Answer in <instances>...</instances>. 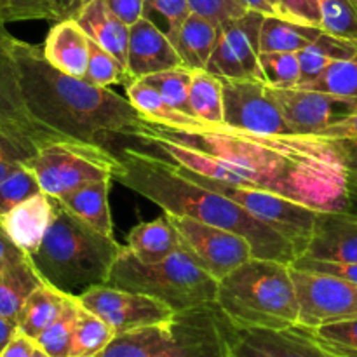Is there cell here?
Instances as JSON below:
<instances>
[{
    "label": "cell",
    "mask_w": 357,
    "mask_h": 357,
    "mask_svg": "<svg viewBox=\"0 0 357 357\" xmlns=\"http://www.w3.org/2000/svg\"><path fill=\"white\" fill-rule=\"evenodd\" d=\"M171 324L143 328L117 335L112 344L96 357H157L171 337Z\"/></svg>",
    "instance_id": "32"
},
{
    "label": "cell",
    "mask_w": 357,
    "mask_h": 357,
    "mask_svg": "<svg viewBox=\"0 0 357 357\" xmlns=\"http://www.w3.org/2000/svg\"><path fill=\"white\" fill-rule=\"evenodd\" d=\"M321 30L357 42V0H319Z\"/></svg>",
    "instance_id": "37"
},
{
    "label": "cell",
    "mask_w": 357,
    "mask_h": 357,
    "mask_svg": "<svg viewBox=\"0 0 357 357\" xmlns=\"http://www.w3.org/2000/svg\"><path fill=\"white\" fill-rule=\"evenodd\" d=\"M302 257L357 264V215L321 213L312 239Z\"/></svg>",
    "instance_id": "19"
},
{
    "label": "cell",
    "mask_w": 357,
    "mask_h": 357,
    "mask_svg": "<svg viewBox=\"0 0 357 357\" xmlns=\"http://www.w3.org/2000/svg\"><path fill=\"white\" fill-rule=\"evenodd\" d=\"M139 149L204 176L260 188L326 213H347L351 171L316 135H268L225 124L164 126L146 119Z\"/></svg>",
    "instance_id": "1"
},
{
    "label": "cell",
    "mask_w": 357,
    "mask_h": 357,
    "mask_svg": "<svg viewBox=\"0 0 357 357\" xmlns=\"http://www.w3.org/2000/svg\"><path fill=\"white\" fill-rule=\"evenodd\" d=\"M54 213V199L45 192H38L33 197L10 209L0 223L7 236L24 255H33L44 241Z\"/></svg>",
    "instance_id": "20"
},
{
    "label": "cell",
    "mask_w": 357,
    "mask_h": 357,
    "mask_svg": "<svg viewBox=\"0 0 357 357\" xmlns=\"http://www.w3.org/2000/svg\"><path fill=\"white\" fill-rule=\"evenodd\" d=\"M232 345L236 357H340L300 324L284 330L232 324Z\"/></svg>",
    "instance_id": "17"
},
{
    "label": "cell",
    "mask_w": 357,
    "mask_h": 357,
    "mask_svg": "<svg viewBox=\"0 0 357 357\" xmlns=\"http://www.w3.org/2000/svg\"><path fill=\"white\" fill-rule=\"evenodd\" d=\"M307 89L357 98V51L351 58L333 63L316 82L307 86Z\"/></svg>",
    "instance_id": "40"
},
{
    "label": "cell",
    "mask_w": 357,
    "mask_h": 357,
    "mask_svg": "<svg viewBox=\"0 0 357 357\" xmlns=\"http://www.w3.org/2000/svg\"><path fill=\"white\" fill-rule=\"evenodd\" d=\"M82 79L98 87L128 86L131 82L126 66L93 40L89 44V61Z\"/></svg>",
    "instance_id": "35"
},
{
    "label": "cell",
    "mask_w": 357,
    "mask_h": 357,
    "mask_svg": "<svg viewBox=\"0 0 357 357\" xmlns=\"http://www.w3.org/2000/svg\"><path fill=\"white\" fill-rule=\"evenodd\" d=\"M73 20L82 26L87 37L98 45L114 54L122 65L128 63L129 47V24L115 16L105 0H93L84 6Z\"/></svg>",
    "instance_id": "22"
},
{
    "label": "cell",
    "mask_w": 357,
    "mask_h": 357,
    "mask_svg": "<svg viewBox=\"0 0 357 357\" xmlns=\"http://www.w3.org/2000/svg\"><path fill=\"white\" fill-rule=\"evenodd\" d=\"M79 300L87 310L110 324L117 335L167 324L176 316L169 305L153 296L108 284L94 286Z\"/></svg>",
    "instance_id": "13"
},
{
    "label": "cell",
    "mask_w": 357,
    "mask_h": 357,
    "mask_svg": "<svg viewBox=\"0 0 357 357\" xmlns=\"http://www.w3.org/2000/svg\"><path fill=\"white\" fill-rule=\"evenodd\" d=\"M44 282L28 257L0 271V317L17 326L21 309L28 296ZM17 330V328H16Z\"/></svg>",
    "instance_id": "25"
},
{
    "label": "cell",
    "mask_w": 357,
    "mask_h": 357,
    "mask_svg": "<svg viewBox=\"0 0 357 357\" xmlns=\"http://www.w3.org/2000/svg\"><path fill=\"white\" fill-rule=\"evenodd\" d=\"M246 10H255L264 16H279V0H237Z\"/></svg>",
    "instance_id": "53"
},
{
    "label": "cell",
    "mask_w": 357,
    "mask_h": 357,
    "mask_svg": "<svg viewBox=\"0 0 357 357\" xmlns=\"http://www.w3.org/2000/svg\"><path fill=\"white\" fill-rule=\"evenodd\" d=\"M323 33L319 26L295 23L279 16H265L261 23V52H300Z\"/></svg>",
    "instance_id": "29"
},
{
    "label": "cell",
    "mask_w": 357,
    "mask_h": 357,
    "mask_svg": "<svg viewBox=\"0 0 357 357\" xmlns=\"http://www.w3.org/2000/svg\"><path fill=\"white\" fill-rule=\"evenodd\" d=\"M187 178H190L194 183L215 190L218 194L225 195L227 199L239 204L244 211L250 213L261 223L274 229L275 232L281 234L286 241L293 244L298 257L305 253L310 239H312L314 229H316L317 218L323 211L309 208L305 204L286 199L282 195L272 194V192L260 190V188L243 187V185L227 183V181L215 180V178L204 176L195 171L187 169L183 166L174 164Z\"/></svg>",
    "instance_id": "8"
},
{
    "label": "cell",
    "mask_w": 357,
    "mask_h": 357,
    "mask_svg": "<svg viewBox=\"0 0 357 357\" xmlns=\"http://www.w3.org/2000/svg\"><path fill=\"white\" fill-rule=\"evenodd\" d=\"M79 309V296L68 295L65 305H63L61 314L56 317V321L47 328V330H44L38 335L35 344H37L42 351L47 352L51 357H70Z\"/></svg>",
    "instance_id": "34"
},
{
    "label": "cell",
    "mask_w": 357,
    "mask_h": 357,
    "mask_svg": "<svg viewBox=\"0 0 357 357\" xmlns=\"http://www.w3.org/2000/svg\"><path fill=\"white\" fill-rule=\"evenodd\" d=\"M117 337L114 328L80 303L70 357H96Z\"/></svg>",
    "instance_id": "33"
},
{
    "label": "cell",
    "mask_w": 357,
    "mask_h": 357,
    "mask_svg": "<svg viewBox=\"0 0 357 357\" xmlns=\"http://www.w3.org/2000/svg\"><path fill=\"white\" fill-rule=\"evenodd\" d=\"M220 37V26L208 17L190 13L181 26L169 35L181 65L188 70H204Z\"/></svg>",
    "instance_id": "23"
},
{
    "label": "cell",
    "mask_w": 357,
    "mask_h": 357,
    "mask_svg": "<svg viewBox=\"0 0 357 357\" xmlns=\"http://www.w3.org/2000/svg\"><path fill=\"white\" fill-rule=\"evenodd\" d=\"M114 180L159 206L164 213L187 216L246 237L255 258L289 264L298 258L293 244L225 195L194 183L173 162L139 146L117 152Z\"/></svg>",
    "instance_id": "3"
},
{
    "label": "cell",
    "mask_w": 357,
    "mask_h": 357,
    "mask_svg": "<svg viewBox=\"0 0 357 357\" xmlns=\"http://www.w3.org/2000/svg\"><path fill=\"white\" fill-rule=\"evenodd\" d=\"M264 14L246 10L220 28V37L206 70L222 79L261 80L260 33Z\"/></svg>",
    "instance_id": "14"
},
{
    "label": "cell",
    "mask_w": 357,
    "mask_h": 357,
    "mask_svg": "<svg viewBox=\"0 0 357 357\" xmlns=\"http://www.w3.org/2000/svg\"><path fill=\"white\" fill-rule=\"evenodd\" d=\"M30 159L31 157L23 149L0 132V181L6 180L16 167L23 166Z\"/></svg>",
    "instance_id": "48"
},
{
    "label": "cell",
    "mask_w": 357,
    "mask_h": 357,
    "mask_svg": "<svg viewBox=\"0 0 357 357\" xmlns=\"http://www.w3.org/2000/svg\"><path fill=\"white\" fill-rule=\"evenodd\" d=\"M31 357H51V356H49L45 351H42V349L37 345V347H35V351H33V354H31Z\"/></svg>",
    "instance_id": "56"
},
{
    "label": "cell",
    "mask_w": 357,
    "mask_h": 357,
    "mask_svg": "<svg viewBox=\"0 0 357 357\" xmlns=\"http://www.w3.org/2000/svg\"><path fill=\"white\" fill-rule=\"evenodd\" d=\"M319 136L337 149L351 171V183H357V108L347 119L328 128Z\"/></svg>",
    "instance_id": "41"
},
{
    "label": "cell",
    "mask_w": 357,
    "mask_h": 357,
    "mask_svg": "<svg viewBox=\"0 0 357 357\" xmlns=\"http://www.w3.org/2000/svg\"><path fill=\"white\" fill-rule=\"evenodd\" d=\"M187 0H145V17L169 37L190 14Z\"/></svg>",
    "instance_id": "43"
},
{
    "label": "cell",
    "mask_w": 357,
    "mask_h": 357,
    "mask_svg": "<svg viewBox=\"0 0 357 357\" xmlns=\"http://www.w3.org/2000/svg\"><path fill=\"white\" fill-rule=\"evenodd\" d=\"M49 20L54 21L51 0H2V21H33Z\"/></svg>",
    "instance_id": "44"
},
{
    "label": "cell",
    "mask_w": 357,
    "mask_h": 357,
    "mask_svg": "<svg viewBox=\"0 0 357 357\" xmlns=\"http://www.w3.org/2000/svg\"><path fill=\"white\" fill-rule=\"evenodd\" d=\"M110 185L112 180L91 181L61 195L58 201L98 232L114 237V222H112L110 204H108Z\"/></svg>",
    "instance_id": "26"
},
{
    "label": "cell",
    "mask_w": 357,
    "mask_h": 357,
    "mask_svg": "<svg viewBox=\"0 0 357 357\" xmlns=\"http://www.w3.org/2000/svg\"><path fill=\"white\" fill-rule=\"evenodd\" d=\"M0 21H2V0H0ZM3 23V21H2Z\"/></svg>",
    "instance_id": "57"
},
{
    "label": "cell",
    "mask_w": 357,
    "mask_h": 357,
    "mask_svg": "<svg viewBox=\"0 0 357 357\" xmlns=\"http://www.w3.org/2000/svg\"><path fill=\"white\" fill-rule=\"evenodd\" d=\"M310 331L324 347L337 356L357 357V317L324 324Z\"/></svg>",
    "instance_id": "42"
},
{
    "label": "cell",
    "mask_w": 357,
    "mask_h": 357,
    "mask_svg": "<svg viewBox=\"0 0 357 357\" xmlns=\"http://www.w3.org/2000/svg\"><path fill=\"white\" fill-rule=\"evenodd\" d=\"M38 192L42 188L33 171L26 164L16 167L6 180L0 181V218Z\"/></svg>",
    "instance_id": "39"
},
{
    "label": "cell",
    "mask_w": 357,
    "mask_h": 357,
    "mask_svg": "<svg viewBox=\"0 0 357 357\" xmlns=\"http://www.w3.org/2000/svg\"><path fill=\"white\" fill-rule=\"evenodd\" d=\"M291 267L302 268V271L321 272V274L337 275V278L357 284V264H342V261L314 260V258L309 257H298L293 261Z\"/></svg>",
    "instance_id": "47"
},
{
    "label": "cell",
    "mask_w": 357,
    "mask_h": 357,
    "mask_svg": "<svg viewBox=\"0 0 357 357\" xmlns=\"http://www.w3.org/2000/svg\"><path fill=\"white\" fill-rule=\"evenodd\" d=\"M89 2H93V0H51L52 10H54V21L73 17Z\"/></svg>",
    "instance_id": "52"
},
{
    "label": "cell",
    "mask_w": 357,
    "mask_h": 357,
    "mask_svg": "<svg viewBox=\"0 0 357 357\" xmlns=\"http://www.w3.org/2000/svg\"><path fill=\"white\" fill-rule=\"evenodd\" d=\"M42 192L58 199L91 181L114 180L119 155L91 143L58 139L38 149L26 162Z\"/></svg>",
    "instance_id": "7"
},
{
    "label": "cell",
    "mask_w": 357,
    "mask_h": 357,
    "mask_svg": "<svg viewBox=\"0 0 357 357\" xmlns=\"http://www.w3.org/2000/svg\"><path fill=\"white\" fill-rule=\"evenodd\" d=\"M24 257H28V255H24L23 251L13 243V239L7 236L6 229H3L2 223H0V271Z\"/></svg>",
    "instance_id": "51"
},
{
    "label": "cell",
    "mask_w": 357,
    "mask_h": 357,
    "mask_svg": "<svg viewBox=\"0 0 357 357\" xmlns=\"http://www.w3.org/2000/svg\"><path fill=\"white\" fill-rule=\"evenodd\" d=\"M14 333H16V326H13V324L7 323L3 317H0V352L3 351V347H6L7 342L13 338Z\"/></svg>",
    "instance_id": "54"
},
{
    "label": "cell",
    "mask_w": 357,
    "mask_h": 357,
    "mask_svg": "<svg viewBox=\"0 0 357 357\" xmlns=\"http://www.w3.org/2000/svg\"><path fill=\"white\" fill-rule=\"evenodd\" d=\"M166 215L180 236L181 248L216 281H222L230 272L255 258L250 241L241 234L187 216Z\"/></svg>",
    "instance_id": "10"
},
{
    "label": "cell",
    "mask_w": 357,
    "mask_h": 357,
    "mask_svg": "<svg viewBox=\"0 0 357 357\" xmlns=\"http://www.w3.org/2000/svg\"><path fill=\"white\" fill-rule=\"evenodd\" d=\"M24 101L38 124L65 139L91 143L117 153L139 146L138 129L146 121L128 96L59 72L45 59L42 45L14 37Z\"/></svg>",
    "instance_id": "2"
},
{
    "label": "cell",
    "mask_w": 357,
    "mask_h": 357,
    "mask_svg": "<svg viewBox=\"0 0 357 357\" xmlns=\"http://www.w3.org/2000/svg\"><path fill=\"white\" fill-rule=\"evenodd\" d=\"M66 298H68L66 293L59 291L49 282H42L24 302L17 319V331L37 340L38 335L47 330L61 314Z\"/></svg>",
    "instance_id": "28"
},
{
    "label": "cell",
    "mask_w": 357,
    "mask_h": 357,
    "mask_svg": "<svg viewBox=\"0 0 357 357\" xmlns=\"http://www.w3.org/2000/svg\"><path fill=\"white\" fill-rule=\"evenodd\" d=\"M180 65L181 59L171 38L153 21L143 16L131 24L126 63V72L131 82Z\"/></svg>",
    "instance_id": "18"
},
{
    "label": "cell",
    "mask_w": 357,
    "mask_h": 357,
    "mask_svg": "<svg viewBox=\"0 0 357 357\" xmlns=\"http://www.w3.org/2000/svg\"><path fill=\"white\" fill-rule=\"evenodd\" d=\"M190 79H192V70L187 66L180 65L174 68L164 70V72L153 73V75L145 77V82L152 84L160 96L174 107L176 110L183 112V114L192 115L190 110V101H188V93H190Z\"/></svg>",
    "instance_id": "36"
},
{
    "label": "cell",
    "mask_w": 357,
    "mask_h": 357,
    "mask_svg": "<svg viewBox=\"0 0 357 357\" xmlns=\"http://www.w3.org/2000/svg\"><path fill=\"white\" fill-rule=\"evenodd\" d=\"M223 124L268 135H291L264 80L222 79Z\"/></svg>",
    "instance_id": "16"
},
{
    "label": "cell",
    "mask_w": 357,
    "mask_h": 357,
    "mask_svg": "<svg viewBox=\"0 0 357 357\" xmlns=\"http://www.w3.org/2000/svg\"><path fill=\"white\" fill-rule=\"evenodd\" d=\"M121 250L115 237L98 232L54 199L47 234L28 258L45 282L66 295L80 296L94 286L107 284Z\"/></svg>",
    "instance_id": "4"
},
{
    "label": "cell",
    "mask_w": 357,
    "mask_h": 357,
    "mask_svg": "<svg viewBox=\"0 0 357 357\" xmlns=\"http://www.w3.org/2000/svg\"><path fill=\"white\" fill-rule=\"evenodd\" d=\"M192 13L208 17L220 28L246 13L237 0H187Z\"/></svg>",
    "instance_id": "45"
},
{
    "label": "cell",
    "mask_w": 357,
    "mask_h": 357,
    "mask_svg": "<svg viewBox=\"0 0 357 357\" xmlns=\"http://www.w3.org/2000/svg\"><path fill=\"white\" fill-rule=\"evenodd\" d=\"M347 213L357 215V183H351V204H349Z\"/></svg>",
    "instance_id": "55"
},
{
    "label": "cell",
    "mask_w": 357,
    "mask_h": 357,
    "mask_svg": "<svg viewBox=\"0 0 357 357\" xmlns=\"http://www.w3.org/2000/svg\"><path fill=\"white\" fill-rule=\"evenodd\" d=\"M126 94L131 101L132 107L139 112L145 119L155 122V124L164 126H176V128H185V126H199L201 121L183 112L171 107L159 91L152 84L145 82L143 79L132 80L126 86Z\"/></svg>",
    "instance_id": "30"
},
{
    "label": "cell",
    "mask_w": 357,
    "mask_h": 357,
    "mask_svg": "<svg viewBox=\"0 0 357 357\" xmlns=\"http://www.w3.org/2000/svg\"><path fill=\"white\" fill-rule=\"evenodd\" d=\"M91 38L73 17L54 21L45 35L42 52L59 72L82 79L89 61Z\"/></svg>",
    "instance_id": "21"
},
{
    "label": "cell",
    "mask_w": 357,
    "mask_h": 357,
    "mask_svg": "<svg viewBox=\"0 0 357 357\" xmlns=\"http://www.w3.org/2000/svg\"><path fill=\"white\" fill-rule=\"evenodd\" d=\"M107 284L153 296L174 312L216 303L218 293V281L199 267L183 248L162 261L143 264L128 246H122Z\"/></svg>",
    "instance_id": "6"
},
{
    "label": "cell",
    "mask_w": 357,
    "mask_h": 357,
    "mask_svg": "<svg viewBox=\"0 0 357 357\" xmlns=\"http://www.w3.org/2000/svg\"><path fill=\"white\" fill-rule=\"evenodd\" d=\"M105 2L112 13L129 26L145 16V0H105Z\"/></svg>",
    "instance_id": "49"
},
{
    "label": "cell",
    "mask_w": 357,
    "mask_h": 357,
    "mask_svg": "<svg viewBox=\"0 0 357 357\" xmlns=\"http://www.w3.org/2000/svg\"><path fill=\"white\" fill-rule=\"evenodd\" d=\"M190 110L195 119L206 124H223V82L222 77L208 70H192Z\"/></svg>",
    "instance_id": "31"
},
{
    "label": "cell",
    "mask_w": 357,
    "mask_h": 357,
    "mask_svg": "<svg viewBox=\"0 0 357 357\" xmlns=\"http://www.w3.org/2000/svg\"><path fill=\"white\" fill-rule=\"evenodd\" d=\"M261 80L268 87L291 89L300 84L298 52H260Z\"/></svg>",
    "instance_id": "38"
},
{
    "label": "cell",
    "mask_w": 357,
    "mask_h": 357,
    "mask_svg": "<svg viewBox=\"0 0 357 357\" xmlns=\"http://www.w3.org/2000/svg\"><path fill=\"white\" fill-rule=\"evenodd\" d=\"M126 246L143 264H157L181 250V241L169 216L164 213L152 222L138 223L129 232Z\"/></svg>",
    "instance_id": "24"
},
{
    "label": "cell",
    "mask_w": 357,
    "mask_h": 357,
    "mask_svg": "<svg viewBox=\"0 0 357 357\" xmlns=\"http://www.w3.org/2000/svg\"><path fill=\"white\" fill-rule=\"evenodd\" d=\"M279 17L321 28L319 0H279Z\"/></svg>",
    "instance_id": "46"
},
{
    "label": "cell",
    "mask_w": 357,
    "mask_h": 357,
    "mask_svg": "<svg viewBox=\"0 0 357 357\" xmlns=\"http://www.w3.org/2000/svg\"><path fill=\"white\" fill-rule=\"evenodd\" d=\"M298 296V324L303 328L324 326L357 317V284L337 275L291 267Z\"/></svg>",
    "instance_id": "12"
},
{
    "label": "cell",
    "mask_w": 357,
    "mask_h": 357,
    "mask_svg": "<svg viewBox=\"0 0 357 357\" xmlns=\"http://www.w3.org/2000/svg\"><path fill=\"white\" fill-rule=\"evenodd\" d=\"M357 51V42L345 40L330 33H321L316 40L298 52L300 84L307 87L316 82L333 63L351 58Z\"/></svg>",
    "instance_id": "27"
},
{
    "label": "cell",
    "mask_w": 357,
    "mask_h": 357,
    "mask_svg": "<svg viewBox=\"0 0 357 357\" xmlns=\"http://www.w3.org/2000/svg\"><path fill=\"white\" fill-rule=\"evenodd\" d=\"M216 305L239 328L284 330L298 324L291 265L251 258L218 281Z\"/></svg>",
    "instance_id": "5"
},
{
    "label": "cell",
    "mask_w": 357,
    "mask_h": 357,
    "mask_svg": "<svg viewBox=\"0 0 357 357\" xmlns=\"http://www.w3.org/2000/svg\"><path fill=\"white\" fill-rule=\"evenodd\" d=\"M268 94L278 105L284 121L296 135H316L338 124L357 108V98L338 96L324 91L291 87H268Z\"/></svg>",
    "instance_id": "15"
},
{
    "label": "cell",
    "mask_w": 357,
    "mask_h": 357,
    "mask_svg": "<svg viewBox=\"0 0 357 357\" xmlns=\"http://www.w3.org/2000/svg\"><path fill=\"white\" fill-rule=\"evenodd\" d=\"M0 132L33 157L44 145L65 139L38 124L26 107L21 72L14 54V35L0 21Z\"/></svg>",
    "instance_id": "9"
},
{
    "label": "cell",
    "mask_w": 357,
    "mask_h": 357,
    "mask_svg": "<svg viewBox=\"0 0 357 357\" xmlns=\"http://www.w3.org/2000/svg\"><path fill=\"white\" fill-rule=\"evenodd\" d=\"M35 347H37V344H35L33 338L26 337V335L16 330L13 338L7 342L3 351L0 352V357H31Z\"/></svg>",
    "instance_id": "50"
},
{
    "label": "cell",
    "mask_w": 357,
    "mask_h": 357,
    "mask_svg": "<svg viewBox=\"0 0 357 357\" xmlns=\"http://www.w3.org/2000/svg\"><path fill=\"white\" fill-rule=\"evenodd\" d=\"M157 357H236L232 323L216 303L176 312L169 340Z\"/></svg>",
    "instance_id": "11"
}]
</instances>
